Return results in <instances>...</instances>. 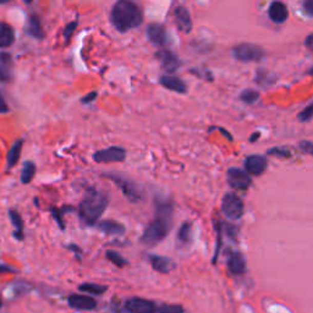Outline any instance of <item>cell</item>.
<instances>
[{
	"instance_id": "obj_1",
	"label": "cell",
	"mask_w": 313,
	"mask_h": 313,
	"mask_svg": "<svg viewBox=\"0 0 313 313\" xmlns=\"http://www.w3.org/2000/svg\"><path fill=\"white\" fill-rule=\"evenodd\" d=\"M174 217V206L168 200L154 201V217L146 226L141 242L146 246H155L164 240L170 231Z\"/></svg>"
},
{
	"instance_id": "obj_2",
	"label": "cell",
	"mask_w": 313,
	"mask_h": 313,
	"mask_svg": "<svg viewBox=\"0 0 313 313\" xmlns=\"http://www.w3.org/2000/svg\"><path fill=\"white\" fill-rule=\"evenodd\" d=\"M108 203L109 200L107 194L95 188H89L79 204L80 219L88 226L97 225L98 220L107 209Z\"/></svg>"
},
{
	"instance_id": "obj_3",
	"label": "cell",
	"mask_w": 313,
	"mask_h": 313,
	"mask_svg": "<svg viewBox=\"0 0 313 313\" xmlns=\"http://www.w3.org/2000/svg\"><path fill=\"white\" fill-rule=\"evenodd\" d=\"M111 22L120 32L139 27L143 21L141 9L131 0H119L115 3L110 15Z\"/></svg>"
},
{
	"instance_id": "obj_4",
	"label": "cell",
	"mask_w": 313,
	"mask_h": 313,
	"mask_svg": "<svg viewBox=\"0 0 313 313\" xmlns=\"http://www.w3.org/2000/svg\"><path fill=\"white\" fill-rule=\"evenodd\" d=\"M232 56L241 63H255L263 59L264 52L260 46L252 43H241L232 48Z\"/></svg>"
},
{
	"instance_id": "obj_5",
	"label": "cell",
	"mask_w": 313,
	"mask_h": 313,
	"mask_svg": "<svg viewBox=\"0 0 313 313\" xmlns=\"http://www.w3.org/2000/svg\"><path fill=\"white\" fill-rule=\"evenodd\" d=\"M104 177L110 179L116 186H119L121 188V191H123L124 196H125L130 202L137 203L142 200L141 190H140V187L137 186L132 180H130V179H127L125 177H121V175L118 174H107L104 175Z\"/></svg>"
},
{
	"instance_id": "obj_6",
	"label": "cell",
	"mask_w": 313,
	"mask_h": 313,
	"mask_svg": "<svg viewBox=\"0 0 313 313\" xmlns=\"http://www.w3.org/2000/svg\"><path fill=\"white\" fill-rule=\"evenodd\" d=\"M244 202L238 194L234 192L226 193L222 201V212L226 218L231 220H239L244 216Z\"/></svg>"
},
{
	"instance_id": "obj_7",
	"label": "cell",
	"mask_w": 313,
	"mask_h": 313,
	"mask_svg": "<svg viewBox=\"0 0 313 313\" xmlns=\"http://www.w3.org/2000/svg\"><path fill=\"white\" fill-rule=\"evenodd\" d=\"M126 159V151L121 147L113 146L108 148L100 149L94 152L93 161L98 164H108V163H121Z\"/></svg>"
},
{
	"instance_id": "obj_8",
	"label": "cell",
	"mask_w": 313,
	"mask_h": 313,
	"mask_svg": "<svg viewBox=\"0 0 313 313\" xmlns=\"http://www.w3.org/2000/svg\"><path fill=\"white\" fill-rule=\"evenodd\" d=\"M226 179H228L229 186L232 190L242 191V192L247 191L252 184L250 175L240 168H230L226 172Z\"/></svg>"
},
{
	"instance_id": "obj_9",
	"label": "cell",
	"mask_w": 313,
	"mask_h": 313,
	"mask_svg": "<svg viewBox=\"0 0 313 313\" xmlns=\"http://www.w3.org/2000/svg\"><path fill=\"white\" fill-rule=\"evenodd\" d=\"M124 309L127 313H156V305L151 300L131 298L125 302Z\"/></svg>"
},
{
	"instance_id": "obj_10",
	"label": "cell",
	"mask_w": 313,
	"mask_h": 313,
	"mask_svg": "<svg viewBox=\"0 0 313 313\" xmlns=\"http://www.w3.org/2000/svg\"><path fill=\"white\" fill-rule=\"evenodd\" d=\"M267 158L260 154L248 155L245 159V171L252 177H261L267 169Z\"/></svg>"
},
{
	"instance_id": "obj_11",
	"label": "cell",
	"mask_w": 313,
	"mask_h": 313,
	"mask_svg": "<svg viewBox=\"0 0 313 313\" xmlns=\"http://www.w3.org/2000/svg\"><path fill=\"white\" fill-rule=\"evenodd\" d=\"M68 303L70 307L79 311H93L97 307L95 299L88 295H70Z\"/></svg>"
},
{
	"instance_id": "obj_12",
	"label": "cell",
	"mask_w": 313,
	"mask_h": 313,
	"mask_svg": "<svg viewBox=\"0 0 313 313\" xmlns=\"http://www.w3.org/2000/svg\"><path fill=\"white\" fill-rule=\"evenodd\" d=\"M226 264L230 273L234 276H242L246 273V258L241 252H229Z\"/></svg>"
},
{
	"instance_id": "obj_13",
	"label": "cell",
	"mask_w": 313,
	"mask_h": 313,
	"mask_svg": "<svg viewBox=\"0 0 313 313\" xmlns=\"http://www.w3.org/2000/svg\"><path fill=\"white\" fill-rule=\"evenodd\" d=\"M155 57L161 62L163 69L167 70L168 72L177 71L179 66H180V60H179L177 54H174L168 49H162L159 52H156Z\"/></svg>"
},
{
	"instance_id": "obj_14",
	"label": "cell",
	"mask_w": 313,
	"mask_h": 313,
	"mask_svg": "<svg viewBox=\"0 0 313 313\" xmlns=\"http://www.w3.org/2000/svg\"><path fill=\"white\" fill-rule=\"evenodd\" d=\"M175 24L179 28V31L184 33H190L192 30V20H191L190 12L184 6H178L175 9Z\"/></svg>"
},
{
	"instance_id": "obj_15",
	"label": "cell",
	"mask_w": 313,
	"mask_h": 313,
	"mask_svg": "<svg viewBox=\"0 0 313 313\" xmlns=\"http://www.w3.org/2000/svg\"><path fill=\"white\" fill-rule=\"evenodd\" d=\"M147 36L149 41L155 46L163 47L168 42L167 33H165V28L159 24H151L147 27Z\"/></svg>"
},
{
	"instance_id": "obj_16",
	"label": "cell",
	"mask_w": 313,
	"mask_h": 313,
	"mask_svg": "<svg viewBox=\"0 0 313 313\" xmlns=\"http://www.w3.org/2000/svg\"><path fill=\"white\" fill-rule=\"evenodd\" d=\"M269 18L274 24H284L287 20L289 11H287L286 5L282 2H273L268 10Z\"/></svg>"
},
{
	"instance_id": "obj_17",
	"label": "cell",
	"mask_w": 313,
	"mask_h": 313,
	"mask_svg": "<svg viewBox=\"0 0 313 313\" xmlns=\"http://www.w3.org/2000/svg\"><path fill=\"white\" fill-rule=\"evenodd\" d=\"M97 224H98V229H100V231H102L105 235L120 236V235L125 234V230H126L125 226H124L119 222H115V220H113V219L102 220V222L97 223Z\"/></svg>"
},
{
	"instance_id": "obj_18",
	"label": "cell",
	"mask_w": 313,
	"mask_h": 313,
	"mask_svg": "<svg viewBox=\"0 0 313 313\" xmlns=\"http://www.w3.org/2000/svg\"><path fill=\"white\" fill-rule=\"evenodd\" d=\"M161 85L164 88L169 89V91L177 92V93L185 94L187 92L186 85L184 84V81L181 79L175 77V76H169L164 75L161 77Z\"/></svg>"
},
{
	"instance_id": "obj_19",
	"label": "cell",
	"mask_w": 313,
	"mask_h": 313,
	"mask_svg": "<svg viewBox=\"0 0 313 313\" xmlns=\"http://www.w3.org/2000/svg\"><path fill=\"white\" fill-rule=\"evenodd\" d=\"M149 260H151L152 268L155 271H158V273H162V274L170 273V271L175 268V263L168 257L152 255V256L149 257Z\"/></svg>"
},
{
	"instance_id": "obj_20",
	"label": "cell",
	"mask_w": 313,
	"mask_h": 313,
	"mask_svg": "<svg viewBox=\"0 0 313 313\" xmlns=\"http://www.w3.org/2000/svg\"><path fill=\"white\" fill-rule=\"evenodd\" d=\"M15 34L12 28L8 24L0 22V47L6 48L14 43Z\"/></svg>"
},
{
	"instance_id": "obj_21",
	"label": "cell",
	"mask_w": 313,
	"mask_h": 313,
	"mask_svg": "<svg viewBox=\"0 0 313 313\" xmlns=\"http://www.w3.org/2000/svg\"><path fill=\"white\" fill-rule=\"evenodd\" d=\"M10 219L12 225L15 228V236L18 239V240H24L25 234H24V220H22V217L20 216V213L15 209H10Z\"/></svg>"
},
{
	"instance_id": "obj_22",
	"label": "cell",
	"mask_w": 313,
	"mask_h": 313,
	"mask_svg": "<svg viewBox=\"0 0 313 313\" xmlns=\"http://www.w3.org/2000/svg\"><path fill=\"white\" fill-rule=\"evenodd\" d=\"M178 240L180 244L187 245L192 240V223L185 222L178 231Z\"/></svg>"
},
{
	"instance_id": "obj_23",
	"label": "cell",
	"mask_w": 313,
	"mask_h": 313,
	"mask_svg": "<svg viewBox=\"0 0 313 313\" xmlns=\"http://www.w3.org/2000/svg\"><path fill=\"white\" fill-rule=\"evenodd\" d=\"M22 140H18V141H16L12 147L10 148V151L8 153V167L12 168L15 167L16 164H17L18 159H20L21 156V151H22Z\"/></svg>"
},
{
	"instance_id": "obj_24",
	"label": "cell",
	"mask_w": 313,
	"mask_h": 313,
	"mask_svg": "<svg viewBox=\"0 0 313 313\" xmlns=\"http://www.w3.org/2000/svg\"><path fill=\"white\" fill-rule=\"evenodd\" d=\"M11 69V56L6 53L0 54V80H9Z\"/></svg>"
},
{
	"instance_id": "obj_25",
	"label": "cell",
	"mask_w": 313,
	"mask_h": 313,
	"mask_svg": "<svg viewBox=\"0 0 313 313\" xmlns=\"http://www.w3.org/2000/svg\"><path fill=\"white\" fill-rule=\"evenodd\" d=\"M79 290L80 291L92 294V295H103V294L108 290V286L101 285V284H95V283H85L79 286Z\"/></svg>"
},
{
	"instance_id": "obj_26",
	"label": "cell",
	"mask_w": 313,
	"mask_h": 313,
	"mask_svg": "<svg viewBox=\"0 0 313 313\" xmlns=\"http://www.w3.org/2000/svg\"><path fill=\"white\" fill-rule=\"evenodd\" d=\"M34 174H36V165L32 162H26L21 172V183L30 184L32 179L34 178Z\"/></svg>"
},
{
	"instance_id": "obj_27",
	"label": "cell",
	"mask_w": 313,
	"mask_h": 313,
	"mask_svg": "<svg viewBox=\"0 0 313 313\" xmlns=\"http://www.w3.org/2000/svg\"><path fill=\"white\" fill-rule=\"evenodd\" d=\"M105 257H107V260L111 262V263H113L114 266H116L118 268H124L127 266V261L121 256L120 253H118L116 251L108 250L105 252Z\"/></svg>"
},
{
	"instance_id": "obj_28",
	"label": "cell",
	"mask_w": 313,
	"mask_h": 313,
	"mask_svg": "<svg viewBox=\"0 0 313 313\" xmlns=\"http://www.w3.org/2000/svg\"><path fill=\"white\" fill-rule=\"evenodd\" d=\"M28 32H30L31 36H33L36 38L44 37L42 26H41V22L37 17H34V16H32V17L30 18V24H28Z\"/></svg>"
},
{
	"instance_id": "obj_29",
	"label": "cell",
	"mask_w": 313,
	"mask_h": 313,
	"mask_svg": "<svg viewBox=\"0 0 313 313\" xmlns=\"http://www.w3.org/2000/svg\"><path fill=\"white\" fill-rule=\"evenodd\" d=\"M258 98H260V93L255 89H246L240 94V100L246 104H252L255 103Z\"/></svg>"
},
{
	"instance_id": "obj_30",
	"label": "cell",
	"mask_w": 313,
	"mask_h": 313,
	"mask_svg": "<svg viewBox=\"0 0 313 313\" xmlns=\"http://www.w3.org/2000/svg\"><path fill=\"white\" fill-rule=\"evenodd\" d=\"M156 313H185V309L181 305H163L156 307Z\"/></svg>"
},
{
	"instance_id": "obj_31",
	"label": "cell",
	"mask_w": 313,
	"mask_h": 313,
	"mask_svg": "<svg viewBox=\"0 0 313 313\" xmlns=\"http://www.w3.org/2000/svg\"><path fill=\"white\" fill-rule=\"evenodd\" d=\"M268 155H276L279 158H290L291 156V152L286 147H273L267 151Z\"/></svg>"
},
{
	"instance_id": "obj_32",
	"label": "cell",
	"mask_w": 313,
	"mask_h": 313,
	"mask_svg": "<svg viewBox=\"0 0 313 313\" xmlns=\"http://www.w3.org/2000/svg\"><path fill=\"white\" fill-rule=\"evenodd\" d=\"M216 230H217V247H216V252H214L213 261H212L213 264H216L217 261H218L220 247H222V224L218 222L216 223Z\"/></svg>"
},
{
	"instance_id": "obj_33",
	"label": "cell",
	"mask_w": 313,
	"mask_h": 313,
	"mask_svg": "<svg viewBox=\"0 0 313 313\" xmlns=\"http://www.w3.org/2000/svg\"><path fill=\"white\" fill-rule=\"evenodd\" d=\"M312 111H313V105L309 104L306 109H303L301 113L299 114V120L302 121V123H307V121H311L312 119Z\"/></svg>"
},
{
	"instance_id": "obj_34",
	"label": "cell",
	"mask_w": 313,
	"mask_h": 313,
	"mask_svg": "<svg viewBox=\"0 0 313 313\" xmlns=\"http://www.w3.org/2000/svg\"><path fill=\"white\" fill-rule=\"evenodd\" d=\"M52 214H53V217L54 218H55V220H56V223H57V225L60 226V229L62 230H65V224H64V222H63V209H57V208H53L52 209Z\"/></svg>"
},
{
	"instance_id": "obj_35",
	"label": "cell",
	"mask_w": 313,
	"mask_h": 313,
	"mask_svg": "<svg viewBox=\"0 0 313 313\" xmlns=\"http://www.w3.org/2000/svg\"><path fill=\"white\" fill-rule=\"evenodd\" d=\"M76 27H77V22H76V21L70 22L68 26L65 27V30H64V37H65L66 41H69L70 38H71L72 33L76 30Z\"/></svg>"
},
{
	"instance_id": "obj_36",
	"label": "cell",
	"mask_w": 313,
	"mask_h": 313,
	"mask_svg": "<svg viewBox=\"0 0 313 313\" xmlns=\"http://www.w3.org/2000/svg\"><path fill=\"white\" fill-rule=\"evenodd\" d=\"M222 226L225 229V235L229 236V238L232 239V240H235L236 232H238V230H236L235 226L231 224H222Z\"/></svg>"
},
{
	"instance_id": "obj_37",
	"label": "cell",
	"mask_w": 313,
	"mask_h": 313,
	"mask_svg": "<svg viewBox=\"0 0 313 313\" xmlns=\"http://www.w3.org/2000/svg\"><path fill=\"white\" fill-rule=\"evenodd\" d=\"M299 146H300V149H301L303 153H306V154L311 155L313 153V145L311 141H301Z\"/></svg>"
},
{
	"instance_id": "obj_38",
	"label": "cell",
	"mask_w": 313,
	"mask_h": 313,
	"mask_svg": "<svg viewBox=\"0 0 313 313\" xmlns=\"http://www.w3.org/2000/svg\"><path fill=\"white\" fill-rule=\"evenodd\" d=\"M303 9L309 16L313 15V0H305L303 3Z\"/></svg>"
},
{
	"instance_id": "obj_39",
	"label": "cell",
	"mask_w": 313,
	"mask_h": 313,
	"mask_svg": "<svg viewBox=\"0 0 313 313\" xmlns=\"http://www.w3.org/2000/svg\"><path fill=\"white\" fill-rule=\"evenodd\" d=\"M97 92H91V93L89 94H87V95H85L84 98H82L81 100V102L84 104H87V103H91V102H93L95 98H97Z\"/></svg>"
},
{
	"instance_id": "obj_40",
	"label": "cell",
	"mask_w": 313,
	"mask_h": 313,
	"mask_svg": "<svg viewBox=\"0 0 313 313\" xmlns=\"http://www.w3.org/2000/svg\"><path fill=\"white\" fill-rule=\"evenodd\" d=\"M6 111H8V105H6L2 95H0V113H6Z\"/></svg>"
},
{
	"instance_id": "obj_41",
	"label": "cell",
	"mask_w": 313,
	"mask_h": 313,
	"mask_svg": "<svg viewBox=\"0 0 313 313\" xmlns=\"http://www.w3.org/2000/svg\"><path fill=\"white\" fill-rule=\"evenodd\" d=\"M68 248H69V250H71L72 252H75V253H81V252H82V250L77 245L70 244V245H68Z\"/></svg>"
},
{
	"instance_id": "obj_42",
	"label": "cell",
	"mask_w": 313,
	"mask_h": 313,
	"mask_svg": "<svg viewBox=\"0 0 313 313\" xmlns=\"http://www.w3.org/2000/svg\"><path fill=\"white\" fill-rule=\"evenodd\" d=\"M218 130L220 131V132H222V133H223V135H224V136L226 137V139H228V140H229V141H232V136H231V135H230V133L228 132V131H226V130H224V129H222V127H218Z\"/></svg>"
},
{
	"instance_id": "obj_43",
	"label": "cell",
	"mask_w": 313,
	"mask_h": 313,
	"mask_svg": "<svg viewBox=\"0 0 313 313\" xmlns=\"http://www.w3.org/2000/svg\"><path fill=\"white\" fill-rule=\"evenodd\" d=\"M260 136H261V133L260 132H255L253 135H252L251 137H250V142L251 143H253V142H256L258 139H260Z\"/></svg>"
},
{
	"instance_id": "obj_44",
	"label": "cell",
	"mask_w": 313,
	"mask_h": 313,
	"mask_svg": "<svg viewBox=\"0 0 313 313\" xmlns=\"http://www.w3.org/2000/svg\"><path fill=\"white\" fill-rule=\"evenodd\" d=\"M312 41H313L312 40V34H309V36L307 37V40H306V47H307L309 50L312 49Z\"/></svg>"
},
{
	"instance_id": "obj_45",
	"label": "cell",
	"mask_w": 313,
	"mask_h": 313,
	"mask_svg": "<svg viewBox=\"0 0 313 313\" xmlns=\"http://www.w3.org/2000/svg\"><path fill=\"white\" fill-rule=\"evenodd\" d=\"M11 0H0V4H6V3H10Z\"/></svg>"
},
{
	"instance_id": "obj_46",
	"label": "cell",
	"mask_w": 313,
	"mask_h": 313,
	"mask_svg": "<svg viewBox=\"0 0 313 313\" xmlns=\"http://www.w3.org/2000/svg\"><path fill=\"white\" fill-rule=\"evenodd\" d=\"M25 3H32V0H24Z\"/></svg>"
},
{
	"instance_id": "obj_47",
	"label": "cell",
	"mask_w": 313,
	"mask_h": 313,
	"mask_svg": "<svg viewBox=\"0 0 313 313\" xmlns=\"http://www.w3.org/2000/svg\"><path fill=\"white\" fill-rule=\"evenodd\" d=\"M2 305H3V302H2V300H0V307H2Z\"/></svg>"
}]
</instances>
